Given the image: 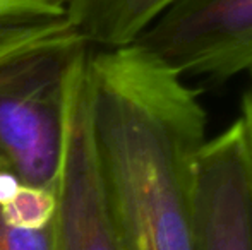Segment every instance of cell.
<instances>
[{"label":"cell","instance_id":"obj_1","mask_svg":"<svg viewBox=\"0 0 252 250\" xmlns=\"http://www.w3.org/2000/svg\"><path fill=\"white\" fill-rule=\"evenodd\" d=\"M91 127L122 250H196L194 187L208 115L201 91L132 43L88 57Z\"/></svg>","mask_w":252,"mask_h":250},{"label":"cell","instance_id":"obj_2","mask_svg":"<svg viewBox=\"0 0 252 250\" xmlns=\"http://www.w3.org/2000/svg\"><path fill=\"white\" fill-rule=\"evenodd\" d=\"M88 50L77 33L0 63V168L55 190L65 140L67 79Z\"/></svg>","mask_w":252,"mask_h":250},{"label":"cell","instance_id":"obj_3","mask_svg":"<svg viewBox=\"0 0 252 250\" xmlns=\"http://www.w3.org/2000/svg\"><path fill=\"white\" fill-rule=\"evenodd\" d=\"M186 79L252 70V0H175L136 41Z\"/></svg>","mask_w":252,"mask_h":250},{"label":"cell","instance_id":"obj_4","mask_svg":"<svg viewBox=\"0 0 252 250\" xmlns=\"http://www.w3.org/2000/svg\"><path fill=\"white\" fill-rule=\"evenodd\" d=\"M90 48L67 79L65 140L53 216L55 250H122L103 192L91 127Z\"/></svg>","mask_w":252,"mask_h":250},{"label":"cell","instance_id":"obj_5","mask_svg":"<svg viewBox=\"0 0 252 250\" xmlns=\"http://www.w3.org/2000/svg\"><path fill=\"white\" fill-rule=\"evenodd\" d=\"M194 230L196 250H252V163L242 117L199 153Z\"/></svg>","mask_w":252,"mask_h":250},{"label":"cell","instance_id":"obj_6","mask_svg":"<svg viewBox=\"0 0 252 250\" xmlns=\"http://www.w3.org/2000/svg\"><path fill=\"white\" fill-rule=\"evenodd\" d=\"M175 0H67L65 16L88 45H132Z\"/></svg>","mask_w":252,"mask_h":250},{"label":"cell","instance_id":"obj_7","mask_svg":"<svg viewBox=\"0 0 252 250\" xmlns=\"http://www.w3.org/2000/svg\"><path fill=\"white\" fill-rule=\"evenodd\" d=\"M76 33L65 14L0 21V63Z\"/></svg>","mask_w":252,"mask_h":250},{"label":"cell","instance_id":"obj_8","mask_svg":"<svg viewBox=\"0 0 252 250\" xmlns=\"http://www.w3.org/2000/svg\"><path fill=\"white\" fill-rule=\"evenodd\" d=\"M55 211V190L21 184L16 194L3 206H0V216L10 226L41 230L53 221Z\"/></svg>","mask_w":252,"mask_h":250},{"label":"cell","instance_id":"obj_9","mask_svg":"<svg viewBox=\"0 0 252 250\" xmlns=\"http://www.w3.org/2000/svg\"><path fill=\"white\" fill-rule=\"evenodd\" d=\"M0 250H55L53 221L41 230H24L10 226L0 216Z\"/></svg>","mask_w":252,"mask_h":250},{"label":"cell","instance_id":"obj_10","mask_svg":"<svg viewBox=\"0 0 252 250\" xmlns=\"http://www.w3.org/2000/svg\"><path fill=\"white\" fill-rule=\"evenodd\" d=\"M67 0H0V21L65 14Z\"/></svg>","mask_w":252,"mask_h":250},{"label":"cell","instance_id":"obj_11","mask_svg":"<svg viewBox=\"0 0 252 250\" xmlns=\"http://www.w3.org/2000/svg\"><path fill=\"white\" fill-rule=\"evenodd\" d=\"M240 117L246 125L247 132V144H249V153H251V163H252V107L246 98H242V111H240Z\"/></svg>","mask_w":252,"mask_h":250},{"label":"cell","instance_id":"obj_12","mask_svg":"<svg viewBox=\"0 0 252 250\" xmlns=\"http://www.w3.org/2000/svg\"><path fill=\"white\" fill-rule=\"evenodd\" d=\"M247 76H249V81H251V83H249V89L246 91V94H244V98H246V100L249 101V105L252 107V70H251L249 74H247Z\"/></svg>","mask_w":252,"mask_h":250}]
</instances>
